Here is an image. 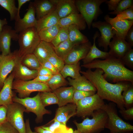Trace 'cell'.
I'll use <instances>...</instances> for the list:
<instances>
[{"label":"cell","instance_id":"cell-1","mask_svg":"<svg viewBox=\"0 0 133 133\" xmlns=\"http://www.w3.org/2000/svg\"><path fill=\"white\" fill-rule=\"evenodd\" d=\"M80 73L93 84L96 89L97 93L102 99L114 103L119 109H125L122 93L132 84L131 83L127 81L115 84L109 83L104 77L103 70L99 68H96L94 71L90 69L85 71H81Z\"/></svg>","mask_w":133,"mask_h":133},{"label":"cell","instance_id":"cell-2","mask_svg":"<svg viewBox=\"0 0 133 133\" xmlns=\"http://www.w3.org/2000/svg\"><path fill=\"white\" fill-rule=\"evenodd\" d=\"M81 66L88 69H101L104 78L113 83L127 81L133 84V71L126 68L120 59L110 56L104 60L95 59Z\"/></svg>","mask_w":133,"mask_h":133},{"label":"cell","instance_id":"cell-3","mask_svg":"<svg viewBox=\"0 0 133 133\" xmlns=\"http://www.w3.org/2000/svg\"><path fill=\"white\" fill-rule=\"evenodd\" d=\"M116 105L111 102L105 104L102 109L106 113L108 118L105 128L112 133H131L133 126L122 119L118 115Z\"/></svg>","mask_w":133,"mask_h":133},{"label":"cell","instance_id":"cell-4","mask_svg":"<svg viewBox=\"0 0 133 133\" xmlns=\"http://www.w3.org/2000/svg\"><path fill=\"white\" fill-rule=\"evenodd\" d=\"M90 119L87 117L82 122H73L77 128L79 133H100L105 129L108 116L106 112L102 109L95 111Z\"/></svg>","mask_w":133,"mask_h":133},{"label":"cell","instance_id":"cell-5","mask_svg":"<svg viewBox=\"0 0 133 133\" xmlns=\"http://www.w3.org/2000/svg\"><path fill=\"white\" fill-rule=\"evenodd\" d=\"M18 41L19 46L18 50L19 57L33 53L40 40L36 28H29L19 33Z\"/></svg>","mask_w":133,"mask_h":133},{"label":"cell","instance_id":"cell-6","mask_svg":"<svg viewBox=\"0 0 133 133\" xmlns=\"http://www.w3.org/2000/svg\"><path fill=\"white\" fill-rule=\"evenodd\" d=\"M107 0H76V6L84 19L88 29H90L93 21L97 19L102 12L100 6Z\"/></svg>","mask_w":133,"mask_h":133},{"label":"cell","instance_id":"cell-7","mask_svg":"<svg viewBox=\"0 0 133 133\" xmlns=\"http://www.w3.org/2000/svg\"><path fill=\"white\" fill-rule=\"evenodd\" d=\"M13 100L23 105L25 109V112L34 114L36 116L35 120L37 122L42 121L45 115L51 114L50 111L46 109L43 105L40 98V92L33 97L21 98L14 95Z\"/></svg>","mask_w":133,"mask_h":133},{"label":"cell","instance_id":"cell-8","mask_svg":"<svg viewBox=\"0 0 133 133\" xmlns=\"http://www.w3.org/2000/svg\"><path fill=\"white\" fill-rule=\"evenodd\" d=\"M105 104L104 100L97 94L86 97L78 101L76 106V115L84 119L86 117L91 116L94 112L102 109Z\"/></svg>","mask_w":133,"mask_h":133},{"label":"cell","instance_id":"cell-9","mask_svg":"<svg viewBox=\"0 0 133 133\" xmlns=\"http://www.w3.org/2000/svg\"><path fill=\"white\" fill-rule=\"evenodd\" d=\"M12 89L18 93V97L23 98L29 97L32 92L38 91L52 92L45 83L34 82L32 80L24 81L14 80Z\"/></svg>","mask_w":133,"mask_h":133},{"label":"cell","instance_id":"cell-10","mask_svg":"<svg viewBox=\"0 0 133 133\" xmlns=\"http://www.w3.org/2000/svg\"><path fill=\"white\" fill-rule=\"evenodd\" d=\"M25 108L21 104L13 102L7 106V121L19 133H26L23 114Z\"/></svg>","mask_w":133,"mask_h":133},{"label":"cell","instance_id":"cell-11","mask_svg":"<svg viewBox=\"0 0 133 133\" xmlns=\"http://www.w3.org/2000/svg\"><path fill=\"white\" fill-rule=\"evenodd\" d=\"M19 57L18 50L7 55H0V87H2L7 76L12 71Z\"/></svg>","mask_w":133,"mask_h":133},{"label":"cell","instance_id":"cell-12","mask_svg":"<svg viewBox=\"0 0 133 133\" xmlns=\"http://www.w3.org/2000/svg\"><path fill=\"white\" fill-rule=\"evenodd\" d=\"M91 25L94 28H98L100 32L101 36L98 39V46L107 51L110 40L115 35L111 24L106 21H99L93 22Z\"/></svg>","mask_w":133,"mask_h":133},{"label":"cell","instance_id":"cell-13","mask_svg":"<svg viewBox=\"0 0 133 133\" xmlns=\"http://www.w3.org/2000/svg\"><path fill=\"white\" fill-rule=\"evenodd\" d=\"M35 12L32 2L29 4L26 13L22 18L15 21V30L18 33L27 29L34 27L36 28L37 20L35 17Z\"/></svg>","mask_w":133,"mask_h":133},{"label":"cell","instance_id":"cell-14","mask_svg":"<svg viewBox=\"0 0 133 133\" xmlns=\"http://www.w3.org/2000/svg\"><path fill=\"white\" fill-rule=\"evenodd\" d=\"M18 35L11 26L7 25L3 26L0 32V51L2 52L1 54L6 55L11 52V40L18 41Z\"/></svg>","mask_w":133,"mask_h":133},{"label":"cell","instance_id":"cell-15","mask_svg":"<svg viewBox=\"0 0 133 133\" xmlns=\"http://www.w3.org/2000/svg\"><path fill=\"white\" fill-rule=\"evenodd\" d=\"M92 46L91 43L89 41L74 46L64 59L65 64H76L83 59Z\"/></svg>","mask_w":133,"mask_h":133},{"label":"cell","instance_id":"cell-16","mask_svg":"<svg viewBox=\"0 0 133 133\" xmlns=\"http://www.w3.org/2000/svg\"><path fill=\"white\" fill-rule=\"evenodd\" d=\"M110 55L121 59L132 47L125 39L114 36L109 45Z\"/></svg>","mask_w":133,"mask_h":133},{"label":"cell","instance_id":"cell-17","mask_svg":"<svg viewBox=\"0 0 133 133\" xmlns=\"http://www.w3.org/2000/svg\"><path fill=\"white\" fill-rule=\"evenodd\" d=\"M21 58L19 57L12 72L15 80L27 81L31 80L38 76L37 70L30 69L21 63Z\"/></svg>","mask_w":133,"mask_h":133},{"label":"cell","instance_id":"cell-18","mask_svg":"<svg viewBox=\"0 0 133 133\" xmlns=\"http://www.w3.org/2000/svg\"><path fill=\"white\" fill-rule=\"evenodd\" d=\"M60 19L74 13H79L74 0H50Z\"/></svg>","mask_w":133,"mask_h":133},{"label":"cell","instance_id":"cell-19","mask_svg":"<svg viewBox=\"0 0 133 133\" xmlns=\"http://www.w3.org/2000/svg\"><path fill=\"white\" fill-rule=\"evenodd\" d=\"M14 75L12 72L5 79L0 91V106H7L13 102V98L14 95L12 91V83Z\"/></svg>","mask_w":133,"mask_h":133},{"label":"cell","instance_id":"cell-20","mask_svg":"<svg viewBox=\"0 0 133 133\" xmlns=\"http://www.w3.org/2000/svg\"><path fill=\"white\" fill-rule=\"evenodd\" d=\"M76 104L70 103L59 107L56 111L55 116L52 121L55 120L65 125L71 117L76 115Z\"/></svg>","mask_w":133,"mask_h":133},{"label":"cell","instance_id":"cell-21","mask_svg":"<svg viewBox=\"0 0 133 133\" xmlns=\"http://www.w3.org/2000/svg\"><path fill=\"white\" fill-rule=\"evenodd\" d=\"M58 25L60 28L68 27L71 25H75L81 30L85 29L86 25L84 19L79 13H72L60 19Z\"/></svg>","mask_w":133,"mask_h":133},{"label":"cell","instance_id":"cell-22","mask_svg":"<svg viewBox=\"0 0 133 133\" xmlns=\"http://www.w3.org/2000/svg\"><path fill=\"white\" fill-rule=\"evenodd\" d=\"M100 34L96 32L93 37V44L85 57L82 60L83 64H86L91 63L95 59L101 58L105 59L110 55L108 52H104L99 50L96 47L95 40L99 37Z\"/></svg>","mask_w":133,"mask_h":133},{"label":"cell","instance_id":"cell-23","mask_svg":"<svg viewBox=\"0 0 133 133\" xmlns=\"http://www.w3.org/2000/svg\"><path fill=\"white\" fill-rule=\"evenodd\" d=\"M75 91L72 86L62 87L52 91L58 100L59 107L62 106L70 103H73V98Z\"/></svg>","mask_w":133,"mask_h":133},{"label":"cell","instance_id":"cell-24","mask_svg":"<svg viewBox=\"0 0 133 133\" xmlns=\"http://www.w3.org/2000/svg\"><path fill=\"white\" fill-rule=\"evenodd\" d=\"M54 52L53 47L50 43L40 41L33 53L38 59L41 65L48 60L49 56Z\"/></svg>","mask_w":133,"mask_h":133},{"label":"cell","instance_id":"cell-25","mask_svg":"<svg viewBox=\"0 0 133 133\" xmlns=\"http://www.w3.org/2000/svg\"><path fill=\"white\" fill-rule=\"evenodd\" d=\"M32 3L37 20L55 9L50 0H35Z\"/></svg>","mask_w":133,"mask_h":133},{"label":"cell","instance_id":"cell-26","mask_svg":"<svg viewBox=\"0 0 133 133\" xmlns=\"http://www.w3.org/2000/svg\"><path fill=\"white\" fill-rule=\"evenodd\" d=\"M67 79L68 84L73 87L75 90L97 91L94 85L83 75H81L76 79L68 77Z\"/></svg>","mask_w":133,"mask_h":133},{"label":"cell","instance_id":"cell-27","mask_svg":"<svg viewBox=\"0 0 133 133\" xmlns=\"http://www.w3.org/2000/svg\"><path fill=\"white\" fill-rule=\"evenodd\" d=\"M60 19L55 9L37 20L36 29L37 32L43 29L58 25Z\"/></svg>","mask_w":133,"mask_h":133},{"label":"cell","instance_id":"cell-28","mask_svg":"<svg viewBox=\"0 0 133 133\" xmlns=\"http://www.w3.org/2000/svg\"><path fill=\"white\" fill-rule=\"evenodd\" d=\"M110 24L115 35L125 40L127 32L133 25V20H123Z\"/></svg>","mask_w":133,"mask_h":133},{"label":"cell","instance_id":"cell-29","mask_svg":"<svg viewBox=\"0 0 133 133\" xmlns=\"http://www.w3.org/2000/svg\"><path fill=\"white\" fill-rule=\"evenodd\" d=\"M68 27V39L74 46L89 41L87 37L80 32L76 26L72 25Z\"/></svg>","mask_w":133,"mask_h":133},{"label":"cell","instance_id":"cell-30","mask_svg":"<svg viewBox=\"0 0 133 133\" xmlns=\"http://www.w3.org/2000/svg\"><path fill=\"white\" fill-rule=\"evenodd\" d=\"M81 69L79 62L74 64H65L60 72L65 78L70 77L75 79L81 75L80 73Z\"/></svg>","mask_w":133,"mask_h":133},{"label":"cell","instance_id":"cell-31","mask_svg":"<svg viewBox=\"0 0 133 133\" xmlns=\"http://www.w3.org/2000/svg\"><path fill=\"white\" fill-rule=\"evenodd\" d=\"M60 28L57 25L41 30L38 32L40 40L51 43L57 35Z\"/></svg>","mask_w":133,"mask_h":133},{"label":"cell","instance_id":"cell-32","mask_svg":"<svg viewBox=\"0 0 133 133\" xmlns=\"http://www.w3.org/2000/svg\"><path fill=\"white\" fill-rule=\"evenodd\" d=\"M46 83L52 91L60 87H64L68 84V82L60 72L53 75L49 80Z\"/></svg>","mask_w":133,"mask_h":133},{"label":"cell","instance_id":"cell-33","mask_svg":"<svg viewBox=\"0 0 133 133\" xmlns=\"http://www.w3.org/2000/svg\"><path fill=\"white\" fill-rule=\"evenodd\" d=\"M104 19L110 24L125 19L133 20V6L119 13L114 18H111L108 15H106Z\"/></svg>","mask_w":133,"mask_h":133},{"label":"cell","instance_id":"cell-34","mask_svg":"<svg viewBox=\"0 0 133 133\" xmlns=\"http://www.w3.org/2000/svg\"><path fill=\"white\" fill-rule=\"evenodd\" d=\"M22 64L29 69L37 70L41 65L37 57L33 53L26 54L21 58Z\"/></svg>","mask_w":133,"mask_h":133},{"label":"cell","instance_id":"cell-35","mask_svg":"<svg viewBox=\"0 0 133 133\" xmlns=\"http://www.w3.org/2000/svg\"><path fill=\"white\" fill-rule=\"evenodd\" d=\"M74 46L68 39L61 43L53 48L56 54L64 60Z\"/></svg>","mask_w":133,"mask_h":133},{"label":"cell","instance_id":"cell-36","mask_svg":"<svg viewBox=\"0 0 133 133\" xmlns=\"http://www.w3.org/2000/svg\"><path fill=\"white\" fill-rule=\"evenodd\" d=\"M16 5L15 0H0V5L9 13L11 21L17 18L18 9Z\"/></svg>","mask_w":133,"mask_h":133},{"label":"cell","instance_id":"cell-37","mask_svg":"<svg viewBox=\"0 0 133 133\" xmlns=\"http://www.w3.org/2000/svg\"><path fill=\"white\" fill-rule=\"evenodd\" d=\"M40 97L41 102L45 107L52 104H57L58 103L57 98L52 92H40Z\"/></svg>","mask_w":133,"mask_h":133},{"label":"cell","instance_id":"cell-38","mask_svg":"<svg viewBox=\"0 0 133 133\" xmlns=\"http://www.w3.org/2000/svg\"><path fill=\"white\" fill-rule=\"evenodd\" d=\"M122 96L125 108L133 107V84L122 92Z\"/></svg>","mask_w":133,"mask_h":133},{"label":"cell","instance_id":"cell-39","mask_svg":"<svg viewBox=\"0 0 133 133\" xmlns=\"http://www.w3.org/2000/svg\"><path fill=\"white\" fill-rule=\"evenodd\" d=\"M68 39V27L60 28L57 35L50 43L54 47Z\"/></svg>","mask_w":133,"mask_h":133},{"label":"cell","instance_id":"cell-40","mask_svg":"<svg viewBox=\"0 0 133 133\" xmlns=\"http://www.w3.org/2000/svg\"><path fill=\"white\" fill-rule=\"evenodd\" d=\"M48 60L55 67L58 72H60L65 65L64 60L55 52L49 56Z\"/></svg>","mask_w":133,"mask_h":133},{"label":"cell","instance_id":"cell-41","mask_svg":"<svg viewBox=\"0 0 133 133\" xmlns=\"http://www.w3.org/2000/svg\"><path fill=\"white\" fill-rule=\"evenodd\" d=\"M132 6H133V0H121L116 10L114 11L109 13V14L117 15L119 13Z\"/></svg>","mask_w":133,"mask_h":133},{"label":"cell","instance_id":"cell-42","mask_svg":"<svg viewBox=\"0 0 133 133\" xmlns=\"http://www.w3.org/2000/svg\"><path fill=\"white\" fill-rule=\"evenodd\" d=\"M96 92L93 91H83L75 90L73 98V103L76 104L79 101L83 98L93 95Z\"/></svg>","mask_w":133,"mask_h":133},{"label":"cell","instance_id":"cell-43","mask_svg":"<svg viewBox=\"0 0 133 133\" xmlns=\"http://www.w3.org/2000/svg\"><path fill=\"white\" fill-rule=\"evenodd\" d=\"M125 65L133 70V50L132 48L127 52L120 59Z\"/></svg>","mask_w":133,"mask_h":133},{"label":"cell","instance_id":"cell-44","mask_svg":"<svg viewBox=\"0 0 133 133\" xmlns=\"http://www.w3.org/2000/svg\"><path fill=\"white\" fill-rule=\"evenodd\" d=\"M0 133H19L18 131L6 121L0 125Z\"/></svg>","mask_w":133,"mask_h":133},{"label":"cell","instance_id":"cell-45","mask_svg":"<svg viewBox=\"0 0 133 133\" xmlns=\"http://www.w3.org/2000/svg\"><path fill=\"white\" fill-rule=\"evenodd\" d=\"M119 112L125 119L127 120H133V107L126 109H119Z\"/></svg>","mask_w":133,"mask_h":133},{"label":"cell","instance_id":"cell-46","mask_svg":"<svg viewBox=\"0 0 133 133\" xmlns=\"http://www.w3.org/2000/svg\"><path fill=\"white\" fill-rule=\"evenodd\" d=\"M7 106H0V125L7 121Z\"/></svg>","mask_w":133,"mask_h":133},{"label":"cell","instance_id":"cell-47","mask_svg":"<svg viewBox=\"0 0 133 133\" xmlns=\"http://www.w3.org/2000/svg\"><path fill=\"white\" fill-rule=\"evenodd\" d=\"M53 123L49 126H41L43 128L49 130L52 133H53L54 130L61 125H64L58 121L54 120Z\"/></svg>","mask_w":133,"mask_h":133},{"label":"cell","instance_id":"cell-48","mask_svg":"<svg viewBox=\"0 0 133 133\" xmlns=\"http://www.w3.org/2000/svg\"><path fill=\"white\" fill-rule=\"evenodd\" d=\"M121 0H110L105 2L107 4L108 9L110 11H114L116 8L117 5Z\"/></svg>","mask_w":133,"mask_h":133},{"label":"cell","instance_id":"cell-49","mask_svg":"<svg viewBox=\"0 0 133 133\" xmlns=\"http://www.w3.org/2000/svg\"><path fill=\"white\" fill-rule=\"evenodd\" d=\"M38 75H52L54 74L47 68L42 66L37 70Z\"/></svg>","mask_w":133,"mask_h":133},{"label":"cell","instance_id":"cell-50","mask_svg":"<svg viewBox=\"0 0 133 133\" xmlns=\"http://www.w3.org/2000/svg\"><path fill=\"white\" fill-rule=\"evenodd\" d=\"M125 40L132 47L133 46V26L131 27L126 35Z\"/></svg>","mask_w":133,"mask_h":133},{"label":"cell","instance_id":"cell-51","mask_svg":"<svg viewBox=\"0 0 133 133\" xmlns=\"http://www.w3.org/2000/svg\"><path fill=\"white\" fill-rule=\"evenodd\" d=\"M52 75H38L32 80L35 82L46 83L49 80Z\"/></svg>","mask_w":133,"mask_h":133},{"label":"cell","instance_id":"cell-52","mask_svg":"<svg viewBox=\"0 0 133 133\" xmlns=\"http://www.w3.org/2000/svg\"><path fill=\"white\" fill-rule=\"evenodd\" d=\"M41 66L48 69L54 74L58 73L55 67L48 60L43 63Z\"/></svg>","mask_w":133,"mask_h":133},{"label":"cell","instance_id":"cell-53","mask_svg":"<svg viewBox=\"0 0 133 133\" xmlns=\"http://www.w3.org/2000/svg\"><path fill=\"white\" fill-rule=\"evenodd\" d=\"M71 129L68 128L66 125H62L56 129L53 133H69Z\"/></svg>","mask_w":133,"mask_h":133},{"label":"cell","instance_id":"cell-54","mask_svg":"<svg viewBox=\"0 0 133 133\" xmlns=\"http://www.w3.org/2000/svg\"><path fill=\"white\" fill-rule=\"evenodd\" d=\"M30 0H18V7L17 8L18 11L17 18L16 20L20 18L19 15V12L21 8L24 4L30 1Z\"/></svg>","mask_w":133,"mask_h":133},{"label":"cell","instance_id":"cell-55","mask_svg":"<svg viewBox=\"0 0 133 133\" xmlns=\"http://www.w3.org/2000/svg\"><path fill=\"white\" fill-rule=\"evenodd\" d=\"M34 130L37 133H53L49 130L43 128L41 126L35 127Z\"/></svg>","mask_w":133,"mask_h":133},{"label":"cell","instance_id":"cell-56","mask_svg":"<svg viewBox=\"0 0 133 133\" xmlns=\"http://www.w3.org/2000/svg\"><path fill=\"white\" fill-rule=\"evenodd\" d=\"M26 133H37L35 132H33L31 128L30 121L29 119H27L25 122Z\"/></svg>","mask_w":133,"mask_h":133},{"label":"cell","instance_id":"cell-57","mask_svg":"<svg viewBox=\"0 0 133 133\" xmlns=\"http://www.w3.org/2000/svg\"><path fill=\"white\" fill-rule=\"evenodd\" d=\"M7 24L8 22L6 18L3 19H0V32L1 31L3 26L7 25Z\"/></svg>","mask_w":133,"mask_h":133},{"label":"cell","instance_id":"cell-58","mask_svg":"<svg viewBox=\"0 0 133 133\" xmlns=\"http://www.w3.org/2000/svg\"><path fill=\"white\" fill-rule=\"evenodd\" d=\"M74 132L75 133H79L77 132L76 130H75L74 131Z\"/></svg>","mask_w":133,"mask_h":133},{"label":"cell","instance_id":"cell-59","mask_svg":"<svg viewBox=\"0 0 133 133\" xmlns=\"http://www.w3.org/2000/svg\"><path fill=\"white\" fill-rule=\"evenodd\" d=\"M2 88V87H0V90H1V88Z\"/></svg>","mask_w":133,"mask_h":133},{"label":"cell","instance_id":"cell-60","mask_svg":"<svg viewBox=\"0 0 133 133\" xmlns=\"http://www.w3.org/2000/svg\"></svg>","mask_w":133,"mask_h":133}]
</instances>
